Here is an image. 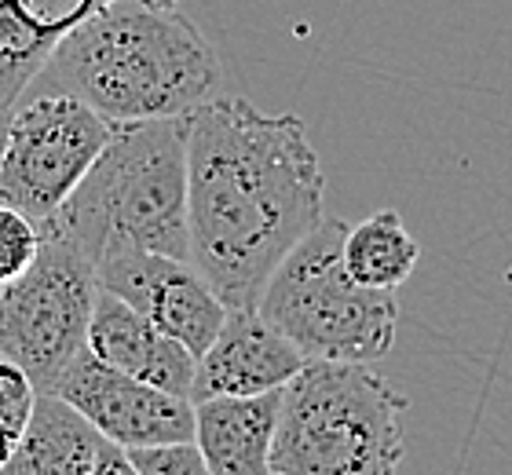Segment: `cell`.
Here are the masks:
<instances>
[{"instance_id":"cell-1","label":"cell","mask_w":512,"mask_h":475,"mask_svg":"<svg viewBox=\"0 0 512 475\" xmlns=\"http://www.w3.org/2000/svg\"><path fill=\"white\" fill-rule=\"evenodd\" d=\"M187 125L191 264L227 307H256L267 278L326 216V176L308 128L249 99H205Z\"/></svg>"},{"instance_id":"cell-6","label":"cell","mask_w":512,"mask_h":475,"mask_svg":"<svg viewBox=\"0 0 512 475\" xmlns=\"http://www.w3.org/2000/svg\"><path fill=\"white\" fill-rule=\"evenodd\" d=\"M96 264L74 242L41 231L33 264L0 285V355L15 362L33 391H48L88 348L96 307Z\"/></svg>"},{"instance_id":"cell-21","label":"cell","mask_w":512,"mask_h":475,"mask_svg":"<svg viewBox=\"0 0 512 475\" xmlns=\"http://www.w3.org/2000/svg\"><path fill=\"white\" fill-rule=\"evenodd\" d=\"M271 475H282V472H271Z\"/></svg>"},{"instance_id":"cell-2","label":"cell","mask_w":512,"mask_h":475,"mask_svg":"<svg viewBox=\"0 0 512 475\" xmlns=\"http://www.w3.org/2000/svg\"><path fill=\"white\" fill-rule=\"evenodd\" d=\"M220 81V55L187 15L107 0L55 41L26 95H74L110 125H132L191 114Z\"/></svg>"},{"instance_id":"cell-19","label":"cell","mask_w":512,"mask_h":475,"mask_svg":"<svg viewBox=\"0 0 512 475\" xmlns=\"http://www.w3.org/2000/svg\"><path fill=\"white\" fill-rule=\"evenodd\" d=\"M4 136H8V114H0V150H4Z\"/></svg>"},{"instance_id":"cell-4","label":"cell","mask_w":512,"mask_h":475,"mask_svg":"<svg viewBox=\"0 0 512 475\" xmlns=\"http://www.w3.org/2000/svg\"><path fill=\"white\" fill-rule=\"evenodd\" d=\"M406 406L370 362L308 359L282 388L271 472L395 475L406 454Z\"/></svg>"},{"instance_id":"cell-11","label":"cell","mask_w":512,"mask_h":475,"mask_svg":"<svg viewBox=\"0 0 512 475\" xmlns=\"http://www.w3.org/2000/svg\"><path fill=\"white\" fill-rule=\"evenodd\" d=\"M88 351L103 359L114 370L128 377L154 384V388L191 399L194 380V355L183 348L180 340L161 333L150 318L118 300L114 293L99 289L92 322H88Z\"/></svg>"},{"instance_id":"cell-8","label":"cell","mask_w":512,"mask_h":475,"mask_svg":"<svg viewBox=\"0 0 512 475\" xmlns=\"http://www.w3.org/2000/svg\"><path fill=\"white\" fill-rule=\"evenodd\" d=\"M48 391L70 402L107 443H118L125 450L194 439L191 399L128 377L96 359L88 348L59 373V380Z\"/></svg>"},{"instance_id":"cell-5","label":"cell","mask_w":512,"mask_h":475,"mask_svg":"<svg viewBox=\"0 0 512 475\" xmlns=\"http://www.w3.org/2000/svg\"><path fill=\"white\" fill-rule=\"evenodd\" d=\"M344 234L341 216H322L271 271L256 311L304 359L381 362L395 348L399 300L344 271Z\"/></svg>"},{"instance_id":"cell-16","label":"cell","mask_w":512,"mask_h":475,"mask_svg":"<svg viewBox=\"0 0 512 475\" xmlns=\"http://www.w3.org/2000/svg\"><path fill=\"white\" fill-rule=\"evenodd\" d=\"M33 384L30 377L8 362L0 355V465H4V457L11 454V446L19 439L22 424L30 417V406H33Z\"/></svg>"},{"instance_id":"cell-14","label":"cell","mask_w":512,"mask_h":475,"mask_svg":"<svg viewBox=\"0 0 512 475\" xmlns=\"http://www.w3.org/2000/svg\"><path fill=\"white\" fill-rule=\"evenodd\" d=\"M344 271L366 289H388L395 293L406 278L414 275L421 260V245L406 231L403 216L395 209H381L366 216L359 227H348L341 245Z\"/></svg>"},{"instance_id":"cell-12","label":"cell","mask_w":512,"mask_h":475,"mask_svg":"<svg viewBox=\"0 0 512 475\" xmlns=\"http://www.w3.org/2000/svg\"><path fill=\"white\" fill-rule=\"evenodd\" d=\"M278 402L264 395H213L194 402V446L213 475H271Z\"/></svg>"},{"instance_id":"cell-13","label":"cell","mask_w":512,"mask_h":475,"mask_svg":"<svg viewBox=\"0 0 512 475\" xmlns=\"http://www.w3.org/2000/svg\"><path fill=\"white\" fill-rule=\"evenodd\" d=\"M103 435L55 391H37L0 475H92Z\"/></svg>"},{"instance_id":"cell-20","label":"cell","mask_w":512,"mask_h":475,"mask_svg":"<svg viewBox=\"0 0 512 475\" xmlns=\"http://www.w3.org/2000/svg\"><path fill=\"white\" fill-rule=\"evenodd\" d=\"M150 4H158V8H176L180 0H150Z\"/></svg>"},{"instance_id":"cell-18","label":"cell","mask_w":512,"mask_h":475,"mask_svg":"<svg viewBox=\"0 0 512 475\" xmlns=\"http://www.w3.org/2000/svg\"><path fill=\"white\" fill-rule=\"evenodd\" d=\"M92 475H139V468L132 465V457H128L125 446L103 443L96 465H92Z\"/></svg>"},{"instance_id":"cell-15","label":"cell","mask_w":512,"mask_h":475,"mask_svg":"<svg viewBox=\"0 0 512 475\" xmlns=\"http://www.w3.org/2000/svg\"><path fill=\"white\" fill-rule=\"evenodd\" d=\"M37 249H41V227L0 201V285L19 278L33 264Z\"/></svg>"},{"instance_id":"cell-7","label":"cell","mask_w":512,"mask_h":475,"mask_svg":"<svg viewBox=\"0 0 512 475\" xmlns=\"http://www.w3.org/2000/svg\"><path fill=\"white\" fill-rule=\"evenodd\" d=\"M114 125L74 95H22L0 150V201L44 223L88 176Z\"/></svg>"},{"instance_id":"cell-9","label":"cell","mask_w":512,"mask_h":475,"mask_svg":"<svg viewBox=\"0 0 512 475\" xmlns=\"http://www.w3.org/2000/svg\"><path fill=\"white\" fill-rule=\"evenodd\" d=\"M96 282L103 293H114L132 311L150 318L161 333L180 340L194 359L213 344L224 326L227 304L198 275L191 260L118 249L96 260Z\"/></svg>"},{"instance_id":"cell-17","label":"cell","mask_w":512,"mask_h":475,"mask_svg":"<svg viewBox=\"0 0 512 475\" xmlns=\"http://www.w3.org/2000/svg\"><path fill=\"white\" fill-rule=\"evenodd\" d=\"M128 457L139 468V475H213L209 465H205V457L198 454L194 439L158 443V446H132Z\"/></svg>"},{"instance_id":"cell-10","label":"cell","mask_w":512,"mask_h":475,"mask_svg":"<svg viewBox=\"0 0 512 475\" xmlns=\"http://www.w3.org/2000/svg\"><path fill=\"white\" fill-rule=\"evenodd\" d=\"M304 362L308 359L256 307H227L220 333L194 359L191 402L282 391Z\"/></svg>"},{"instance_id":"cell-3","label":"cell","mask_w":512,"mask_h":475,"mask_svg":"<svg viewBox=\"0 0 512 475\" xmlns=\"http://www.w3.org/2000/svg\"><path fill=\"white\" fill-rule=\"evenodd\" d=\"M37 227L74 242L92 264L118 249L191 260L183 117L114 125L85 180Z\"/></svg>"}]
</instances>
